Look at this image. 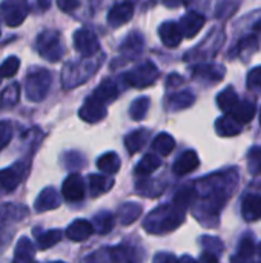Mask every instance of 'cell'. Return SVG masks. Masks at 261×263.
Here are the masks:
<instances>
[{"mask_svg":"<svg viewBox=\"0 0 261 263\" xmlns=\"http://www.w3.org/2000/svg\"><path fill=\"white\" fill-rule=\"evenodd\" d=\"M238 171L226 170L206 176L195 182V210L194 216L203 227L214 228L218 225L220 211L237 190Z\"/></svg>","mask_w":261,"mask_h":263,"instance_id":"obj_1","label":"cell"},{"mask_svg":"<svg viewBox=\"0 0 261 263\" xmlns=\"http://www.w3.org/2000/svg\"><path fill=\"white\" fill-rule=\"evenodd\" d=\"M185 216L186 211L171 202L151 211L143 222V228L151 234H168L185 222Z\"/></svg>","mask_w":261,"mask_h":263,"instance_id":"obj_2","label":"cell"},{"mask_svg":"<svg viewBox=\"0 0 261 263\" xmlns=\"http://www.w3.org/2000/svg\"><path fill=\"white\" fill-rule=\"evenodd\" d=\"M100 59H83L69 62L63 66L62 71V83L66 89L75 88L85 83L88 79L94 76V72L100 68Z\"/></svg>","mask_w":261,"mask_h":263,"instance_id":"obj_3","label":"cell"},{"mask_svg":"<svg viewBox=\"0 0 261 263\" xmlns=\"http://www.w3.org/2000/svg\"><path fill=\"white\" fill-rule=\"evenodd\" d=\"M143 253L140 248L131 245H118L114 248H103L86 257V263H142Z\"/></svg>","mask_w":261,"mask_h":263,"instance_id":"obj_4","label":"cell"},{"mask_svg":"<svg viewBox=\"0 0 261 263\" xmlns=\"http://www.w3.org/2000/svg\"><path fill=\"white\" fill-rule=\"evenodd\" d=\"M51 83H52V76L48 69L43 68L31 69L25 80L26 97L31 102H42L48 96Z\"/></svg>","mask_w":261,"mask_h":263,"instance_id":"obj_5","label":"cell"},{"mask_svg":"<svg viewBox=\"0 0 261 263\" xmlns=\"http://www.w3.org/2000/svg\"><path fill=\"white\" fill-rule=\"evenodd\" d=\"M160 77L158 68L152 63V62H145L142 65H137L135 68L129 69L128 72H125L123 80L126 85L132 86V88H148L151 85H154Z\"/></svg>","mask_w":261,"mask_h":263,"instance_id":"obj_6","label":"cell"},{"mask_svg":"<svg viewBox=\"0 0 261 263\" xmlns=\"http://www.w3.org/2000/svg\"><path fill=\"white\" fill-rule=\"evenodd\" d=\"M35 48H37L38 54L49 62H58L65 54V48H63L60 34L52 29L43 31L37 37Z\"/></svg>","mask_w":261,"mask_h":263,"instance_id":"obj_7","label":"cell"},{"mask_svg":"<svg viewBox=\"0 0 261 263\" xmlns=\"http://www.w3.org/2000/svg\"><path fill=\"white\" fill-rule=\"evenodd\" d=\"M223 43H225V32L222 29H214L198 46H195L189 54H186L185 59L194 60V62L209 60L218 52V49L222 48Z\"/></svg>","mask_w":261,"mask_h":263,"instance_id":"obj_8","label":"cell"},{"mask_svg":"<svg viewBox=\"0 0 261 263\" xmlns=\"http://www.w3.org/2000/svg\"><path fill=\"white\" fill-rule=\"evenodd\" d=\"M28 170H29V165L20 160L12 163L9 168L2 170L0 171V190L6 193L14 191L20 185V182L26 177Z\"/></svg>","mask_w":261,"mask_h":263,"instance_id":"obj_9","label":"cell"},{"mask_svg":"<svg viewBox=\"0 0 261 263\" xmlns=\"http://www.w3.org/2000/svg\"><path fill=\"white\" fill-rule=\"evenodd\" d=\"M74 46L85 59H92L100 51L97 35L88 28H80L74 32Z\"/></svg>","mask_w":261,"mask_h":263,"instance_id":"obj_10","label":"cell"},{"mask_svg":"<svg viewBox=\"0 0 261 263\" xmlns=\"http://www.w3.org/2000/svg\"><path fill=\"white\" fill-rule=\"evenodd\" d=\"M28 14V5L15 0H6L0 3V15L8 26H18L23 23Z\"/></svg>","mask_w":261,"mask_h":263,"instance_id":"obj_11","label":"cell"},{"mask_svg":"<svg viewBox=\"0 0 261 263\" xmlns=\"http://www.w3.org/2000/svg\"><path fill=\"white\" fill-rule=\"evenodd\" d=\"M85 193H86L85 182L80 174L72 173L65 179L62 185V196L66 202H71V203L82 202L85 199Z\"/></svg>","mask_w":261,"mask_h":263,"instance_id":"obj_12","label":"cell"},{"mask_svg":"<svg viewBox=\"0 0 261 263\" xmlns=\"http://www.w3.org/2000/svg\"><path fill=\"white\" fill-rule=\"evenodd\" d=\"M225 66L218 65V63H198L197 66L192 68V76L194 79H198L205 83H217L225 77Z\"/></svg>","mask_w":261,"mask_h":263,"instance_id":"obj_13","label":"cell"},{"mask_svg":"<svg viewBox=\"0 0 261 263\" xmlns=\"http://www.w3.org/2000/svg\"><path fill=\"white\" fill-rule=\"evenodd\" d=\"M78 116L82 120L88 122V123H97L100 120H103L106 117V105H103L100 100H97L95 97L89 96L83 106L78 111Z\"/></svg>","mask_w":261,"mask_h":263,"instance_id":"obj_14","label":"cell"},{"mask_svg":"<svg viewBox=\"0 0 261 263\" xmlns=\"http://www.w3.org/2000/svg\"><path fill=\"white\" fill-rule=\"evenodd\" d=\"M203 25H205V15H202V14L197 12V11H189V12H186V14L180 18V22H178L180 31H182L183 37H186V39L195 37V35L202 31Z\"/></svg>","mask_w":261,"mask_h":263,"instance_id":"obj_15","label":"cell"},{"mask_svg":"<svg viewBox=\"0 0 261 263\" xmlns=\"http://www.w3.org/2000/svg\"><path fill=\"white\" fill-rule=\"evenodd\" d=\"M134 15V5L123 2V3H117L114 5L109 12H108V25L111 28H120L122 25L128 23Z\"/></svg>","mask_w":261,"mask_h":263,"instance_id":"obj_16","label":"cell"},{"mask_svg":"<svg viewBox=\"0 0 261 263\" xmlns=\"http://www.w3.org/2000/svg\"><path fill=\"white\" fill-rule=\"evenodd\" d=\"M200 165V160H198V156L195 151L189 149V151H185L183 154H180L172 166V171L177 174V176H186L192 171H195Z\"/></svg>","mask_w":261,"mask_h":263,"instance_id":"obj_17","label":"cell"},{"mask_svg":"<svg viewBox=\"0 0 261 263\" xmlns=\"http://www.w3.org/2000/svg\"><path fill=\"white\" fill-rule=\"evenodd\" d=\"M242 216L246 222H257L261 219V196L248 194L242 200Z\"/></svg>","mask_w":261,"mask_h":263,"instance_id":"obj_18","label":"cell"},{"mask_svg":"<svg viewBox=\"0 0 261 263\" xmlns=\"http://www.w3.org/2000/svg\"><path fill=\"white\" fill-rule=\"evenodd\" d=\"M60 203H62L60 194H58L54 188L48 186V188H45V190L38 194V197L35 199L34 208H35L37 213H43V211H49V210L58 208Z\"/></svg>","mask_w":261,"mask_h":263,"instance_id":"obj_19","label":"cell"},{"mask_svg":"<svg viewBox=\"0 0 261 263\" xmlns=\"http://www.w3.org/2000/svg\"><path fill=\"white\" fill-rule=\"evenodd\" d=\"M92 233H94L92 223L85 219H77L66 228V237L72 242H83L89 239Z\"/></svg>","mask_w":261,"mask_h":263,"instance_id":"obj_20","label":"cell"},{"mask_svg":"<svg viewBox=\"0 0 261 263\" xmlns=\"http://www.w3.org/2000/svg\"><path fill=\"white\" fill-rule=\"evenodd\" d=\"M143 46H145V42H143L142 34L140 32H131L125 39V42L120 45V52L125 59L131 60V59H135L137 55L142 54Z\"/></svg>","mask_w":261,"mask_h":263,"instance_id":"obj_21","label":"cell"},{"mask_svg":"<svg viewBox=\"0 0 261 263\" xmlns=\"http://www.w3.org/2000/svg\"><path fill=\"white\" fill-rule=\"evenodd\" d=\"M120 94L118 85L112 80V79H105L91 94L92 97H95L97 100H100L103 105H108L111 102H114Z\"/></svg>","mask_w":261,"mask_h":263,"instance_id":"obj_22","label":"cell"},{"mask_svg":"<svg viewBox=\"0 0 261 263\" xmlns=\"http://www.w3.org/2000/svg\"><path fill=\"white\" fill-rule=\"evenodd\" d=\"M158 32H160L162 42H163L168 48H175V46H178L180 42H182V39H183V34H182V31H180V26H178V23H175V22H165V23L160 26Z\"/></svg>","mask_w":261,"mask_h":263,"instance_id":"obj_23","label":"cell"},{"mask_svg":"<svg viewBox=\"0 0 261 263\" xmlns=\"http://www.w3.org/2000/svg\"><path fill=\"white\" fill-rule=\"evenodd\" d=\"M215 131H217L218 136L232 137V136H238L243 131V125L238 123L232 116H223V117L217 119Z\"/></svg>","mask_w":261,"mask_h":263,"instance_id":"obj_24","label":"cell"},{"mask_svg":"<svg viewBox=\"0 0 261 263\" xmlns=\"http://www.w3.org/2000/svg\"><path fill=\"white\" fill-rule=\"evenodd\" d=\"M88 186L92 197H98L105 193H108L114 186V180L105 174H91L88 177Z\"/></svg>","mask_w":261,"mask_h":263,"instance_id":"obj_25","label":"cell"},{"mask_svg":"<svg viewBox=\"0 0 261 263\" xmlns=\"http://www.w3.org/2000/svg\"><path fill=\"white\" fill-rule=\"evenodd\" d=\"M255 253V242H254V237L251 236V233H246L240 243H238V250H237V254L232 257L231 263H246Z\"/></svg>","mask_w":261,"mask_h":263,"instance_id":"obj_26","label":"cell"},{"mask_svg":"<svg viewBox=\"0 0 261 263\" xmlns=\"http://www.w3.org/2000/svg\"><path fill=\"white\" fill-rule=\"evenodd\" d=\"M194 102H195L194 92L186 89V91H180V92H175V94L169 96L168 100H166V106L171 111H180V109H186V108L192 106Z\"/></svg>","mask_w":261,"mask_h":263,"instance_id":"obj_27","label":"cell"},{"mask_svg":"<svg viewBox=\"0 0 261 263\" xmlns=\"http://www.w3.org/2000/svg\"><path fill=\"white\" fill-rule=\"evenodd\" d=\"M135 191L143 196V197H158L163 191H165V185L160 180H154V179H142L135 183Z\"/></svg>","mask_w":261,"mask_h":263,"instance_id":"obj_28","label":"cell"},{"mask_svg":"<svg viewBox=\"0 0 261 263\" xmlns=\"http://www.w3.org/2000/svg\"><path fill=\"white\" fill-rule=\"evenodd\" d=\"M142 210L143 208L140 203H135V202L123 203V205H120V208L117 211V219L122 225H131L140 217Z\"/></svg>","mask_w":261,"mask_h":263,"instance_id":"obj_29","label":"cell"},{"mask_svg":"<svg viewBox=\"0 0 261 263\" xmlns=\"http://www.w3.org/2000/svg\"><path fill=\"white\" fill-rule=\"evenodd\" d=\"M238 102H240L238 94H237V91H235L232 86L223 89V91L217 96V105H218V108H220L226 116L231 114V112L234 111V108L238 105Z\"/></svg>","mask_w":261,"mask_h":263,"instance_id":"obj_30","label":"cell"},{"mask_svg":"<svg viewBox=\"0 0 261 263\" xmlns=\"http://www.w3.org/2000/svg\"><path fill=\"white\" fill-rule=\"evenodd\" d=\"M255 105L249 100H240L238 105L234 108V111L228 116H232L238 123L245 125V123H249L254 117H255Z\"/></svg>","mask_w":261,"mask_h":263,"instance_id":"obj_31","label":"cell"},{"mask_svg":"<svg viewBox=\"0 0 261 263\" xmlns=\"http://www.w3.org/2000/svg\"><path fill=\"white\" fill-rule=\"evenodd\" d=\"M149 139V131L148 129H135L132 133H129L125 139V145L129 151V154H135L138 153L148 142Z\"/></svg>","mask_w":261,"mask_h":263,"instance_id":"obj_32","label":"cell"},{"mask_svg":"<svg viewBox=\"0 0 261 263\" xmlns=\"http://www.w3.org/2000/svg\"><path fill=\"white\" fill-rule=\"evenodd\" d=\"M162 166V159L155 154H146L135 168V174L146 179Z\"/></svg>","mask_w":261,"mask_h":263,"instance_id":"obj_33","label":"cell"},{"mask_svg":"<svg viewBox=\"0 0 261 263\" xmlns=\"http://www.w3.org/2000/svg\"><path fill=\"white\" fill-rule=\"evenodd\" d=\"M34 262V245L28 237H22L15 247L14 263H32Z\"/></svg>","mask_w":261,"mask_h":263,"instance_id":"obj_34","label":"cell"},{"mask_svg":"<svg viewBox=\"0 0 261 263\" xmlns=\"http://www.w3.org/2000/svg\"><path fill=\"white\" fill-rule=\"evenodd\" d=\"M120 165H122V163H120V157H118L115 153H105V154L100 156L98 160H97V168H98L102 173L108 174V176H112V174L118 173Z\"/></svg>","mask_w":261,"mask_h":263,"instance_id":"obj_35","label":"cell"},{"mask_svg":"<svg viewBox=\"0 0 261 263\" xmlns=\"http://www.w3.org/2000/svg\"><path fill=\"white\" fill-rule=\"evenodd\" d=\"M114 225H115V217L111 213H108V211H102V213L95 214L94 219H92L94 231H97L102 236L111 233L112 228H114Z\"/></svg>","mask_w":261,"mask_h":263,"instance_id":"obj_36","label":"cell"},{"mask_svg":"<svg viewBox=\"0 0 261 263\" xmlns=\"http://www.w3.org/2000/svg\"><path fill=\"white\" fill-rule=\"evenodd\" d=\"M152 148H154L160 156L166 157V156H169V154L174 151V148H175V140H174V137H172L171 134L162 133V134H158V136L154 139Z\"/></svg>","mask_w":261,"mask_h":263,"instance_id":"obj_37","label":"cell"},{"mask_svg":"<svg viewBox=\"0 0 261 263\" xmlns=\"http://www.w3.org/2000/svg\"><path fill=\"white\" fill-rule=\"evenodd\" d=\"M149 105H151L149 97H138V99H135L131 103V106H129V116H131V119L132 120H137V122L138 120H143L146 117V114H148Z\"/></svg>","mask_w":261,"mask_h":263,"instance_id":"obj_38","label":"cell"},{"mask_svg":"<svg viewBox=\"0 0 261 263\" xmlns=\"http://www.w3.org/2000/svg\"><path fill=\"white\" fill-rule=\"evenodd\" d=\"M37 247L40 250H48L51 247H54L55 243H58L63 237V233L60 230H51L42 234H37Z\"/></svg>","mask_w":261,"mask_h":263,"instance_id":"obj_39","label":"cell"},{"mask_svg":"<svg viewBox=\"0 0 261 263\" xmlns=\"http://www.w3.org/2000/svg\"><path fill=\"white\" fill-rule=\"evenodd\" d=\"M200 243L203 247L205 253H211L217 257H220L225 251V245L218 237H212V236H203L200 239Z\"/></svg>","mask_w":261,"mask_h":263,"instance_id":"obj_40","label":"cell"},{"mask_svg":"<svg viewBox=\"0 0 261 263\" xmlns=\"http://www.w3.org/2000/svg\"><path fill=\"white\" fill-rule=\"evenodd\" d=\"M18 99H20V85L14 82L3 89L0 102L3 106H14L18 102Z\"/></svg>","mask_w":261,"mask_h":263,"instance_id":"obj_41","label":"cell"},{"mask_svg":"<svg viewBox=\"0 0 261 263\" xmlns=\"http://www.w3.org/2000/svg\"><path fill=\"white\" fill-rule=\"evenodd\" d=\"M248 171L252 176L261 174V146H252L248 153Z\"/></svg>","mask_w":261,"mask_h":263,"instance_id":"obj_42","label":"cell"},{"mask_svg":"<svg viewBox=\"0 0 261 263\" xmlns=\"http://www.w3.org/2000/svg\"><path fill=\"white\" fill-rule=\"evenodd\" d=\"M20 68V60L15 55L8 57L2 65H0V77H12Z\"/></svg>","mask_w":261,"mask_h":263,"instance_id":"obj_43","label":"cell"},{"mask_svg":"<svg viewBox=\"0 0 261 263\" xmlns=\"http://www.w3.org/2000/svg\"><path fill=\"white\" fill-rule=\"evenodd\" d=\"M65 165L68 170H80L85 165V157L75 151L66 153L65 154Z\"/></svg>","mask_w":261,"mask_h":263,"instance_id":"obj_44","label":"cell"},{"mask_svg":"<svg viewBox=\"0 0 261 263\" xmlns=\"http://www.w3.org/2000/svg\"><path fill=\"white\" fill-rule=\"evenodd\" d=\"M12 137V125L8 120H0V149H3Z\"/></svg>","mask_w":261,"mask_h":263,"instance_id":"obj_45","label":"cell"},{"mask_svg":"<svg viewBox=\"0 0 261 263\" xmlns=\"http://www.w3.org/2000/svg\"><path fill=\"white\" fill-rule=\"evenodd\" d=\"M248 88L252 91H261V66H257L249 71L248 74Z\"/></svg>","mask_w":261,"mask_h":263,"instance_id":"obj_46","label":"cell"},{"mask_svg":"<svg viewBox=\"0 0 261 263\" xmlns=\"http://www.w3.org/2000/svg\"><path fill=\"white\" fill-rule=\"evenodd\" d=\"M178 260L175 259V256L174 254H171V253H158V254H155V257H154V260L152 263H177Z\"/></svg>","mask_w":261,"mask_h":263,"instance_id":"obj_47","label":"cell"},{"mask_svg":"<svg viewBox=\"0 0 261 263\" xmlns=\"http://www.w3.org/2000/svg\"><path fill=\"white\" fill-rule=\"evenodd\" d=\"M57 6L60 9H63L65 12H71V11H74L75 8L80 6V2H74V0H58L57 2Z\"/></svg>","mask_w":261,"mask_h":263,"instance_id":"obj_48","label":"cell"},{"mask_svg":"<svg viewBox=\"0 0 261 263\" xmlns=\"http://www.w3.org/2000/svg\"><path fill=\"white\" fill-rule=\"evenodd\" d=\"M198 263H218V257L211 254V253H205L203 251L202 256H200V262Z\"/></svg>","mask_w":261,"mask_h":263,"instance_id":"obj_49","label":"cell"},{"mask_svg":"<svg viewBox=\"0 0 261 263\" xmlns=\"http://www.w3.org/2000/svg\"><path fill=\"white\" fill-rule=\"evenodd\" d=\"M177 263H198V262H197L195 259H192L191 256H183V257H182V259H180Z\"/></svg>","mask_w":261,"mask_h":263,"instance_id":"obj_50","label":"cell"},{"mask_svg":"<svg viewBox=\"0 0 261 263\" xmlns=\"http://www.w3.org/2000/svg\"><path fill=\"white\" fill-rule=\"evenodd\" d=\"M258 254H260V257H261V242H260V245H258Z\"/></svg>","mask_w":261,"mask_h":263,"instance_id":"obj_51","label":"cell"},{"mask_svg":"<svg viewBox=\"0 0 261 263\" xmlns=\"http://www.w3.org/2000/svg\"><path fill=\"white\" fill-rule=\"evenodd\" d=\"M260 125H261V108H260Z\"/></svg>","mask_w":261,"mask_h":263,"instance_id":"obj_52","label":"cell"},{"mask_svg":"<svg viewBox=\"0 0 261 263\" xmlns=\"http://www.w3.org/2000/svg\"><path fill=\"white\" fill-rule=\"evenodd\" d=\"M52 263H65V262H52Z\"/></svg>","mask_w":261,"mask_h":263,"instance_id":"obj_53","label":"cell"},{"mask_svg":"<svg viewBox=\"0 0 261 263\" xmlns=\"http://www.w3.org/2000/svg\"><path fill=\"white\" fill-rule=\"evenodd\" d=\"M32 263H37V262H32Z\"/></svg>","mask_w":261,"mask_h":263,"instance_id":"obj_54","label":"cell"}]
</instances>
